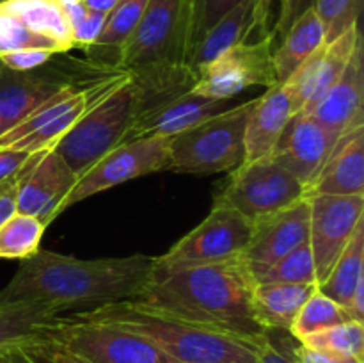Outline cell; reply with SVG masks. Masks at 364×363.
<instances>
[{
    "label": "cell",
    "instance_id": "60d3db41",
    "mask_svg": "<svg viewBox=\"0 0 364 363\" xmlns=\"http://www.w3.org/2000/svg\"><path fill=\"white\" fill-rule=\"evenodd\" d=\"M313 4H315V0H287L283 11H281L279 16H277V20H276V23H274L272 34L276 36V38L277 36H283L284 32L290 28V25L294 23V21L297 20L302 13H306L308 9H311Z\"/></svg>",
    "mask_w": 364,
    "mask_h": 363
},
{
    "label": "cell",
    "instance_id": "3957f363",
    "mask_svg": "<svg viewBox=\"0 0 364 363\" xmlns=\"http://www.w3.org/2000/svg\"><path fill=\"white\" fill-rule=\"evenodd\" d=\"M78 313L142 335L178 363H258L265 344L169 315L137 299L109 302Z\"/></svg>",
    "mask_w": 364,
    "mask_h": 363
},
{
    "label": "cell",
    "instance_id": "2e32d148",
    "mask_svg": "<svg viewBox=\"0 0 364 363\" xmlns=\"http://www.w3.org/2000/svg\"><path fill=\"white\" fill-rule=\"evenodd\" d=\"M363 43L359 23L352 25L347 32L338 36L334 41L323 43L287 82L291 109L295 112H311L316 103L336 84L350 60L352 53Z\"/></svg>",
    "mask_w": 364,
    "mask_h": 363
},
{
    "label": "cell",
    "instance_id": "6da1fadb",
    "mask_svg": "<svg viewBox=\"0 0 364 363\" xmlns=\"http://www.w3.org/2000/svg\"><path fill=\"white\" fill-rule=\"evenodd\" d=\"M155 274V256L84 260L39 249L21 260L0 290V305L41 302L60 310L139 299Z\"/></svg>",
    "mask_w": 364,
    "mask_h": 363
},
{
    "label": "cell",
    "instance_id": "5bb4252c",
    "mask_svg": "<svg viewBox=\"0 0 364 363\" xmlns=\"http://www.w3.org/2000/svg\"><path fill=\"white\" fill-rule=\"evenodd\" d=\"M114 70L92 64L84 73L68 70H50L48 63L32 71H16L0 63V121L4 128L11 130L14 125L27 117L32 110L70 85L80 84L96 77L102 71ZM119 70V68H117Z\"/></svg>",
    "mask_w": 364,
    "mask_h": 363
},
{
    "label": "cell",
    "instance_id": "d6986e66",
    "mask_svg": "<svg viewBox=\"0 0 364 363\" xmlns=\"http://www.w3.org/2000/svg\"><path fill=\"white\" fill-rule=\"evenodd\" d=\"M230 100L206 98L194 89L159 100L137 114L123 142L146 137H173L212 114L228 109Z\"/></svg>",
    "mask_w": 364,
    "mask_h": 363
},
{
    "label": "cell",
    "instance_id": "cb8c5ba5",
    "mask_svg": "<svg viewBox=\"0 0 364 363\" xmlns=\"http://www.w3.org/2000/svg\"><path fill=\"white\" fill-rule=\"evenodd\" d=\"M281 38L283 41L272 53L277 84H284L326 43V27L311 7L302 13Z\"/></svg>",
    "mask_w": 364,
    "mask_h": 363
},
{
    "label": "cell",
    "instance_id": "ab89813d",
    "mask_svg": "<svg viewBox=\"0 0 364 363\" xmlns=\"http://www.w3.org/2000/svg\"><path fill=\"white\" fill-rule=\"evenodd\" d=\"M32 155L34 153L21 152V149L0 148V184L16 177Z\"/></svg>",
    "mask_w": 364,
    "mask_h": 363
},
{
    "label": "cell",
    "instance_id": "52a82bcc",
    "mask_svg": "<svg viewBox=\"0 0 364 363\" xmlns=\"http://www.w3.org/2000/svg\"><path fill=\"white\" fill-rule=\"evenodd\" d=\"M128 71L105 70L89 80L63 89L32 110L0 137V148L38 153L50 149L73 127L78 117L110 89L124 80Z\"/></svg>",
    "mask_w": 364,
    "mask_h": 363
},
{
    "label": "cell",
    "instance_id": "f35d334b",
    "mask_svg": "<svg viewBox=\"0 0 364 363\" xmlns=\"http://www.w3.org/2000/svg\"><path fill=\"white\" fill-rule=\"evenodd\" d=\"M107 14L100 13V11L89 9V13L85 14V18L82 21H78L73 28H71V34H73V45L75 48H89L92 43L98 39V36L102 34L103 25H105Z\"/></svg>",
    "mask_w": 364,
    "mask_h": 363
},
{
    "label": "cell",
    "instance_id": "d4e9b609",
    "mask_svg": "<svg viewBox=\"0 0 364 363\" xmlns=\"http://www.w3.org/2000/svg\"><path fill=\"white\" fill-rule=\"evenodd\" d=\"M146 6H148V0H121L107 14L105 25L98 39L89 48H85L89 63L117 70L124 46L137 28Z\"/></svg>",
    "mask_w": 364,
    "mask_h": 363
},
{
    "label": "cell",
    "instance_id": "7bdbcfd3",
    "mask_svg": "<svg viewBox=\"0 0 364 363\" xmlns=\"http://www.w3.org/2000/svg\"><path fill=\"white\" fill-rule=\"evenodd\" d=\"M16 177L0 184V226L16 212Z\"/></svg>",
    "mask_w": 364,
    "mask_h": 363
},
{
    "label": "cell",
    "instance_id": "e575fe53",
    "mask_svg": "<svg viewBox=\"0 0 364 363\" xmlns=\"http://www.w3.org/2000/svg\"><path fill=\"white\" fill-rule=\"evenodd\" d=\"M27 48H45L55 53H64L53 41L32 32L0 0V56Z\"/></svg>",
    "mask_w": 364,
    "mask_h": 363
},
{
    "label": "cell",
    "instance_id": "8fae6325",
    "mask_svg": "<svg viewBox=\"0 0 364 363\" xmlns=\"http://www.w3.org/2000/svg\"><path fill=\"white\" fill-rule=\"evenodd\" d=\"M276 36L269 34L255 41L245 39L231 46L205 66L196 70L194 91L206 98L231 100L252 85L272 88L277 84L272 53Z\"/></svg>",
    "mask_w": 364,
    "mask_h": 363
},
{
    "label": "cell",
    "instance_id": "7a4b0ae2",
    "mask_svg": "<svg viewBox=\"0 0 364 363\" xmlns=\"http://www.w3.org/2000/svg\"><path fill=\"white\" fill-rule=\"evenodd\" d=\"M255 274L242 256L228 262L156 270L137 301L169 315L265 342L252 308Z\"/></svg>",
    "mask_w": 364,
    "mask_h": 363
},
{
    "label": "cell",
    "instance_id": "d590c367",
    "mask_svg": "<svg viewBox=\"0 0 364 363\" xmlns=\"http://www.w3.org/2000/svg\"><path fill=\"white\" fill-rule=\"evenodd\" d=\"M363 0H315L313 9L326 27V43L359 23Z\"/></svg>",
    "mask_w": 364,
    "mask_h": 363
},
{
    "label": "cell",
    "instance_id": "ffe728a7",
    "mask_svg": "<svg viewBox=\"0 0 364 363\" xmlns=\"http://www.w3.org/2000/svg\"><path fill=\"white\" fill-rule=\"evenodd\" d=\"M364 96V68H363V43L352 53L343 73L336 84L323 95L309 114L322 121L333 130L345 134L352 128L364 125L363 120Z\"/></svg>",
    "mask_w": 364,
    "mask_h": 363
},
{
    "label": "cell",
    "instance_id": "8992f818",
    "mask_svg": "<svg viewBox=\"0 0 364 363\" xmlns=\"http://www.w3.org/2000/svg\"><path fill=\"white\" fill-rule=\"evenodd\" d=\"M255 100L228 107L169 137V171L213 174L244 162V134Z\"/></svg>",
    "mask_w": 364,
    "mask_h": 363
},
{
    "label": "cell",
    "instance_id": "74e56055",
    "mask_svg": "<svg viewBox=\"0 0 364 363\" xmlns=\"http://www.w3.org/2000/svg\"><path fill=\"white\" fill-rule=\"evenodd\" d=\"M55 56H59V53L52 52V50L27 48V50H18V52L6 53V56H0V63L6 64V66L11 68V70L32 71L45 66V64L50 63Z\"/></svg>",
    "mask_w": 364,
    "mask_h": 363
},
{
    "label": "cell",
    "instance_id": "9c48e42d",
    "mask_svg": "<svg viewBox=\"0 0 364 363\" xmlns=\"http://www.w3.org/2000/svg\"><path fill=\"white\" fill-rule=\"evenodd\" d=\"M302 198H308L306 185L270 155L235 167L215 199L256 223Z\"/></svg>",
    "mask_w": 364,
    "mask_h": 363
},
{
    "label": "cell",
    "instance_id": "836d02e7",
    "mask_svg": "<svg viewBox=\"0 0 364 363\" xmlns=\"http://www.w3.org/2000/svg\"><path fill=\"white\" fill-rule=\"evenodd\" d=\"M242 2L244 0H188L187 32H185V63H187V66L192 50L203 38V34L212 25H215L224 14L230 13Z\"/></svg>",
    "mask_w": 364,
    "mask_h": 363
},
{
    "label": "cell",
    "instance_id": "4fadbf2b",
    "mask_svg": "<svg viewBox=\"0 0 364 363\" xmlns=\"http://www.w3.org/2000/svg\"><path fill=\"white\" fill-rule=\"evenodd\" d=\"M309 198V246L316 283H322L363 221L364 194H313Z\"/></svg>",
    "mask_w": 364,
    "mask_h": 363
},
{
    "label": "cell",
    "instance_id": "1f68e13d",
    "mask_svg": "<svg viewBox=\"0 0 364 363\" xmlns=\"http://www.w3.org/2000/svg\"><path fill=\"white\" fill-rule=\"evenodd\" d=\"M304 345L333 354L352 356L364 362V322L348 320L301 338Z\"/></svg>",
    "mask_w": 364,
    "mask_h": 363
},
{
    "label": "cell",
    "instance_id": "83f0119b",
    "mask_svg": "<svg viewBox=\"0 0 364 363\" xmlns=\"http://www.w3.org/2000/svg\"><path fill=\"white\" fill-rule=\"evenodd\" d=\"M364 280V223H361L352 235L350 242L345 246L341 255L334 262L333 269L322 283L318 292L347 308L354 295L359 281Z\"/></svg>",
    "mask_w": 364,
    "mask_h": 363
},
{
    "label": "cell",
    "instance_id": "4316f807",
    "mask_svg": "<svg viewBox=\"0 0 364 363\" xmlns=\"http://www.w3.org/2000/svg\"><path fill=\"white\" fill-rule=\"evenodd\" d=\"M32 32L55 43L64 53L75 48L71 27L57 0H2Z\"/></svg>",
    "mask_w": 364,
    "mask_h": 363
},
{
    "label": "cell",
    "instance_id": "bcb514c9",
    "mask_svg": "<svg viewBox=\"0 0 364 363\" xmlns=\"http://www.w3.org/2000/svg\"><path fill=\"white\" fill-rule=\"evenodd\" d=\"M82 2H84L89 9L109 14L110 11H112L114 7L121 2V0H82Z\"/></svg>",
    "mask_w": 364,
    "mask_h": 363
},
{
    "label": "cell",
    "instance_id": "ba28073f",
    "mask_svg": "<svg viewBox=\"0 0 364 363\" xmlns=\"http://www.w3.org/2000/svg\"><path fill=\"white\" fill-rule=\"evenodd\" d=\"M252 235V223L224 203L213 199L208 216L155 258L156 270L228 262L244 255Z\"/></svg>",
    "mask_w": 364,
    "mask_h": 363
},
{
    "label": "cell",
    "instance_id": "5b68a950",
    "mask_svg": "<svg viewBox=\"0 0 364 363\" xmlns=\"http://www.w3.org/2000/svg\"><path fill=\"white\" fill-rule=\"evenodd\" d=\"M139 105L141 91L128 73L121 84L89 107L52 149L80 177L96 160L123 142L124 134L137 117Z\"/></svg>",
    "mask_w": 364,
    "mask_h": 363
},
{
    "label": "cell",
    "instance_id": "484cf974",
    "mask_svg": "<svg viewBox=\"0 0 364 363\" xmlns=\"http://www.w3.org/2000/svg\"><path fill=\"white\" fill-rule=\"evenodd\" d=\"M252 32H255V0H244L203 34L192 50L188 66L196 71L226 52L228 48L251 38Z\"/></svg>",
    "mask_w": 364,
    "mask_h": 363
},
{
    "label": "cell",
    "instance_id": "7dc6e473",
    "mask_svg": "<svg viewBox=\"0 0 364 363\" xmlns=\"http://www.w3.org/2000/svg\"><path fill=\"white\" fill-rule=\"evenodd\" d=\"M6 134V128H4V125H2V121H0V137H2V135Z\"/></svg>",
    "mask_w": 364,
    "mask_h": 363
},
{
    "label": "cell",
    "instance_id": "9a60e30c",
    "mask_svg": "<svg viewBox=\"0 0 364 363\" xmlns=\"http://www.w3.org/2000/svg\"><path fill=\"white\" fill-rule=\"evenodd\" d=\"M78 177L59 153H34L16 177V212L36 217L48 226L59 214Z\"/></svg>",
    "mask_w": 364,
    "mask_h": 363
},
{
    "label": "cell",
    "instance_id": "f546056e",
    "mask_svg": "<svg viewBox=\"0 0 364 363\" xmlns=\"http://www.w3.org/2000/svg\"><path fill=\"white\" fill-rule=\"evenodd\" d=\"M46 224L27 214L14 212L0 226V258L27 260L39 251Z\"/></svg>",
    "mask_w": 364,
    "mask_h": 363
},
{
    "label": "cell",
    "instance_id": "44dd1931",
    "mask_svg": "<svg viewBox=\"0 0 364 363\" xmlns=\"http://www.w3.org/2000/svg\"><path fill=\"white\" fill-rule=\"evenodd\" d=\"M291 116L294 109L283 84L272 85L265 95L255 98L245 123L244 162L272 155Z\"/></svg>",
    "mask_w": 364,
    "mask_h": 363
},
{
    "label": "cell",
    "instance_id": "f6af8a7d",
    "mask_svg": "<svg viewBox=\"0 0 364 363\" xmlns=\"http://www.w3.org/2000/svg\"><path fill=\"white\" fill-rule=\"evenodd\" d=\"M258 363H291L288 358L284 345L279 344L270 333H267V340L259 351Z\"/></svg>",
    "mask_w": 364,
    "mask_h": 363
},
{
    "label": "cell",
    "instance_id": "b9f144b4",
    "mask_svg": "<svg viewBox=\"0 0 364 363\" xmlns=\"http://www.w3.org/2000/svg\"><path fill=\"white\" fill-rule=\"evenodd\" d=\"M287 0H255V32L258 38L272 34L270 31V16H272L274 6H277V16L283 11Z\"/></svg>",
    "mask_w": 364,
    "mask_h": 363
},
{
    "label": "cell",
    "instance_id": "d6a6232c",
    "mask_svg": "<svg viewBox=\"0 0 364 363\" xmlns=\"http://www.w3.org/2000/svg\"><path fill=\"white\" fill-rule=\"evenodd\" d=\"M256 283H316L315 260L309 242L267 267L256 276Z\"/></svg>",
    "mask_w": 364,
    "mask_h": 363
},
{
    "label": "cell",
    "instance_id": "603a6c76",
    "mask_svg": "<svg viewBox=\"0 0 364 363\" xmlns=\"http://www.w3.org/2000/svg\"><path fill=\"white\" fill-rule=\"evenodd\" d=\"M318 290V283H256L252 308L265 331L290 330L299 310Z\"/></svg>",
    "mask_w": 364,
    "mask_h": 363
},
{
    "label": "cell",
    "instance_id": "7402d4cb",
    "mask_svg": "<svg viewBox=\"0 0 364 363\" xmlns=\"http://www.w3.org/2000/svg\"><path fill=\"white\" fill-rule=\"evenodd\" d=\"M313 194H364V125L341 135L333 155L308 187V196Z\"/></svg>",
    "mask_w": 364,
    "mask_h": 363
},
{
    "label": "cell",
    "instance_id": "8d00e7d4",
    "mask_svg": "<svg viewBox=\"0 0 364 363\" xmlns=\"http://www.w3.org/2000/svg\"><path fill=\"white\" fill-rule=\"evenodd\" d=\"M283 345L291 363H364L361 359L352 358V356L333 354V352L308 347V345H304L299 340L295 345L288 344V342H284Z\"/></svg>",
    "mask_w": 364,
    "mask_h": 363
},
{
    "label": "cell",
    "instance_id": "ee69618b",
    "mask_svg": "<svg viewBox=\"0 0 364 363\" xmlns=\"http://www.w3.org/2000/svg\"><path fill=\"white\" fill-rule=\"evenodd\" d=\"M0 363H46L45 359L39 358L31 347L21 342V344L11 345L0 354Z\"/></svg>",
    "mask_w": 364,
    "mask_h": 363
},
{
    "label": "cell",
    "instance_id": "30bf717a",
    "mask_svg": "<svg viewBox=\"0 0 364 363\" xmlns=\"http://www.w3.org/2000/svg\"><path fill=\"white\" fill-rule=\"evenodd\" d=\"M188 0H148L137 28L128 39L119 68L124 71L185 64Z\"/></svg>",
    "mask_w": 364,
    "mask_h": 363
},
{
    "label": "cell",
    "instance_id": "277c9868",
    "mask_svg": "<svg viewBox=\"0 0 364 363\" xmlns=\"http://www.w3.org/2000/svg\"><path fill=\"white\" fill-rule=\"evenodd\" d=\"M34 338L68 363H178L142 335L78 312L60 313Z\"/></svg>",
    "mask_w": 364,
    "mask_h": 363
},
{
    "label": "cell",
    "instance_id": "4dcf8cb0",
    "mask_svg": "<svg viewBox=\"0 0 364 363\" xmlns=\"http://www.w3.org/2000/svg\"><path fill=\"white\" fill-rule=\"evenodd\" d=\"M348 320L354 319H352L345 306H341L340 302L333 301L327 295H323L322 292L316 290L299 310L288 333L297 338V340H301L308 335L318 333V331L348 322Z\"/></svg>",
    "mask_w": 364,
    "mask_h": 363
},
{
    "label": "cell",
    "instance_id": "7c38bea8",
    "mask_svg": "<svg viewBox=\"0 0 364 363\" xmlns=\"http://www.w3.org/2000/svg\"><path fill=\"white\" fill-rule=\"evenodd\" d=\"M166 169H169V137L121 142L78 177L64 210L124 182Z\"/></svg>",
    "mask_w": 364,
    "mask_h": 363
},
{
    "label": "cell",
    "instance_id": "f1b7e54d",
    "mask_svg": "<svg viewBox=\"0 0 364 363\" xmlns=\"http://www.w3.org/2000/svg\"><path fill=\"white\" fill-rule=\"evenodd\" d=\"M66 313L57 306L41 302H7L0 305V354L11 345L34 337L57 315Z\"/></svg>",
    "mask_w": 364,
    "mask_h": 363
},
{
    "label": "cell",
    "instance_id": "e0dca14e",
    "mask_svg": "<svg viewBox=\"0 0 364 363\" xmlns=\"http://www.w3.org/2000/svg\"><path fill=\"white\" fill-rule=\"evenodd\" d=\"M341 135L313 114L295 112L284 127L272 157L306 185L308 194V187L333 155Z\"/></svg>",
    "mask_w": 364,
    "mask_h": 363
},
{
    "label": "cell",
    "instance_id": "ac0fdd59",
    "mask_svg": "<svg viewBox=\"0 0 364 363\" xmlns=\"http://www.w3.org/2000/svg\"><path fill=\"white\" fill-rule=\"evenodd\" d=\"M306 242H309V198L299 199L294 205L252 223L251 241L242 258L256 280L267 267Z\"/></svg>",
    "mask_w": 364,
    "mask_h": 363
}]
</instances>
